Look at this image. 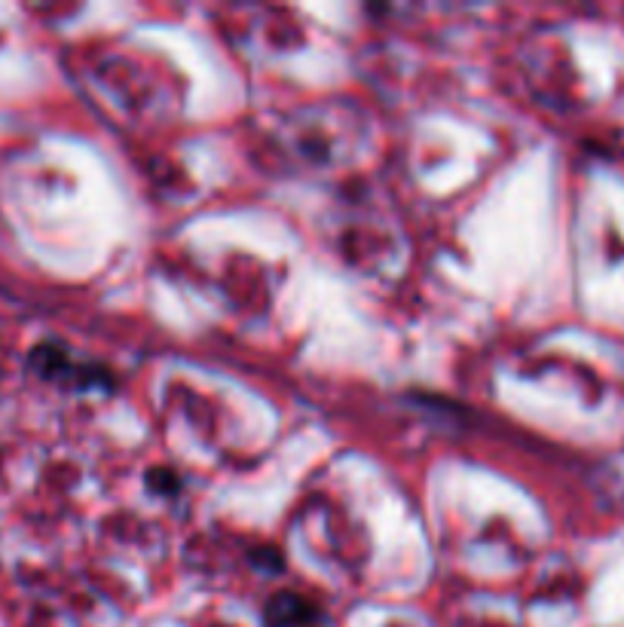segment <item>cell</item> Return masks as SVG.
Masks as SVG:
<instances>
[{"label": "cell", "mask_w": 624, "mask_h": 627, "mask_svg": "<svg viewBox=\"0 0 624 627\" xmlns=\"http://www.w3.org/2000/svg\"><path fill=\"white\" fill-rule=\"evenodd\" d=\"M264 618L269 627H312L319 622V609L312 600L288 591V594H276L269 600Z\"/></svg>", "instance_id": "1"}, {"label": "cell", "mask_w": 624, "mask_h": 627, "mask_svg": "<svg viewBox=\"0 0 624 627\" xmlns=\"http://www.w3.org/2000/svg\"><path fill=\"white\" fill-rule=\"evenodd\" d=\"M150 484L160 490V494H175L178 490V478L169 472V468H160V472H150Z\"/></svg>", "instance_id": "2"}]
</instances>
